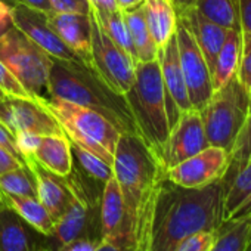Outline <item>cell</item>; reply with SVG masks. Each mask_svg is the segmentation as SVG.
Listing matches in <instances>:
<instances>
[{
	"mask_svg": "<svg viewBox=\"0 0 251 251\" xmlns=\"http://www.w3.org/2000/svg\"><path fill=\"white\" fill-rule=\"evenodd\" d=\"M200 112L207 141L229 154L248 117V93L236 75L214 90Z\"/></svg>",
	"mask_w": 251,
	"mask_h": 251,
	"instance_id": "cell-7",
	"label": "cell"
},
{
	"mask_svg": "<svg viewBox=\"0 0 251 251\" xmlns=\"http://www.w3.org/2000/svg\"><path fill=\"white\" fill-rule=\"evenodd\" d=\"M45 106L58 120L71 144L112 166L114 150L121 133L108 118L90 108L53 96Z\"/></svg>",
	"mask_w": 251,
	"mask_h": 251,
	"instance_id": "cell-5",
	"label": "cell"
},
{
	"mask_svg": "<svg viewBox=\"0 0 251 251\" xmlns=\"http://www.w3.org/2000/svg\"><path fill=\"white\" fill-rule=\"evenodd\" d=\"M223 182L182 188L167 177L160 183L150 229L148 251H175L198 232H217L223 225Z\"/></svg>",
	"mask_w": 251,
	"mask_h": 251,
	"instance_id": "cell-2",
	"label": "cell"
},
{
	"mask_svg": "<svg viewBox=\"0 0 251 251\" xmlns=\"http://www.w3.org/2000/svg\"><path fill=\"white\" fill-rule=\"evenodd\" d=\"M177 17H180L186 23L188 28L191 30L198 48L201 49V52L205 58V62H207L210 74H211L216 58L225 43L227 30H225L223 27L204 18L194 6L183 11Z\"/></svg>",
	"mask_w": 251,
	"mask_h": 251,
	"instance_id": "cell-19",
	"label": "cell"
},
{
	"mask_svg": "<svg viewBox=\"0 0 251 251\" xmlns=\"http://www.w3.org/2000/svg\"><path fill=\"white\" fill-rule=\"evenodd\" d=\"M0 123L14 135L31 132L40 136H65L61 124L45 103L31 98L5 95L0 99Z\"/></svg>",
	"mask_w": 251,
	"mask_h": 251,
	"instance_id": "cell-10",
	"label": "cell"
},
{
	"mask_svg": "<svg viewBox=\"0 0 251 251\" xmlns=\"http://www.w3.org/2000/svg\"><path fill=\"white\" fill-rule=\"evenodd\" d=\"M0 61L33 99L42 103L49 102L52 56L14 25L0 36Z\"/></svg>",
	"mask_w": 251,
	"mask_h": 251,
	"instance_id": "cell-6",
	"label": "cell"
},
{
	"mask_svg": "<svg viewBox=\"0 0 251 251\" xmlns=\"http://www.w3.org/2000/svg\"><path fill=\"white\" fill-rule=\"evenodd\" d=\"M126 25L129 28L132 43L136 50V58L138 62H150L157 59L158 53V46L155 45L154 39L151 37L147 18H145V8L144 3L127 9V11H121Z\"/></svg>",
	"mask_w": 251,
	"mask_h": 251,
	"instance_id": "cell-24",
	"label": "cell"
},
{
	"mask_svg": "<svg viewBox=\"0 0 251 251\" xmlns=\"http://www.w3.org/2000/svg\"><path fill=\"white\" fill-rule=\"evenodd\" d=\"M42 138L43 136L31 133V132H17L15 133V144H17L18 151L24 157V160L34 155V152L37 151V148L42 142Z\"/></svg>",
	"mask_w": 251,
	"mask_h": 251,
	"instance_id": "cell-36",
	"label": "cell"
},
{
	"mask_svg": "<svg viewBox=\"0 0 251 251\" xmlns=\"http://www.w3.org/2000/svg\"><path fill=\"white\" fill-rule=\"evenodd\" d=\"M247 251H251V244H250V247H248V250Z\"/></svg>",
	"mask_w": 251,
	"mask_h": 251,
	"instance_id": "cell-52",
	"label": "cell"
},
{
	"mask_svg": "<svg viewBox=\"0 0 251 251\" xmlns=\"http://www.w3.org/2000/svg\"><path fill=\"white\" fill-rule=\"evenodd\" d=\"M89 5L90 11L96 15H109L120 11L115 0H89Z\"/></svg>",
	"mask_w": 251,
	"mask_h": 251,
	"instance_id": "cell-42",
	"label": "cell"
},
{
	"mask_svg": "<svg viewBox=\"0 0 251 251\" xmlns=\"http://www.w3.org/2000/svg\"><path fill=\"white\" fill-rule=\"evenodd\" d=\"M46 170L67 177L73 172L71 142L67 136H43L33 157Z\"/></svg>",
	"mask_w": 251,
	"mask_h": 251,
	"instance_id": "cell-22",
	"label": "cell"
},
{
	"mask_svg": "<svg viewBox=\"0 0 251 251\" xmlns=\"http://www.w3.org/2000/svg\"><path fill=\"white\" fill-rule=\"evenodd\" d=\"M3 205H6V202H5V198H3V194L0 192V208H2Z\"/></svg>",
	"mask_w": 251,
	"mask_h": 251,
	"instance_id": "cell-50",
	"label": "cell"
},
{
	"mask_svg": "<svg viewBox=\"0 0 251 251\" xmlns=\"http://www.w3.org/2000/svg\"><path fill=\"white\" fill-rule=\"evenodd\" d=\"M0 147H3L5 150H8L12 155H15L18 160H21V161H24L25 163V160H24V157L21 155V152L18 151V148H17V144H15V135L6 127L5 124H2L0 123Z\"/></svg>",
	"mask_w": 251,
	"mask_h": 251,
	"instance_id": "cell-39",
	"label": "cell"
},
{
	"mask_svg": "<svg viewBox=\"0 0 251 251\" xmlns=\"http://www.w3.org/2000/svg\"><path fill=\"white\" fill-rule=\"evenodd\" d=\"M71 152H73V157L78 161L81 170L92 179L105 183L106 180H109L114 176L111 164L105 163L103 160L98 158L96 155L90 154L89 151L80 148L78 145L71 144Z\"/></svg>",
	"mask_w": 251,
	"mask_h": 251,
	"instance_id": "cell-31",
	"label": "cell"
},
{
	"mask_svg": "<svg viewBox=\"0 0 251 251\" xmlns=\"http://www.w3.org/2000/svg\"><path fill=\"white\" fill-rule=\"evenodd\" d=\"M67 180L73 189L74 198L62 217L55 222V230L52 236L59 242V245L80 236H87L86 232L92 222L90 204L87 202L86 195L83 194L77 180H71L70 176H67Z\"/></svg>",
	"mask_w": 251,
	"mask_h": 251,
	"instance_id": "cell-18",
	"label": "cell"
},
{
	"mask_svg": "<svg viewBox=\"0 0 251 251\" xmlns=\"http://www.w3.org/2000/svg\"><path fill=\"white\" fill-rule=\"evenodd\" d=\"M223 222L251 216V157L223 179Z\"/></svg>",
	"mask_w": 251,
	"mask_h": 251,
	"instance_id": "cell-17",
	"label": "cell"
},
{
	"mask_svg": "<svg viewBox=\"0 0 251 251\" xmlns=\"http://www.w3.org/2000/svg\"><path fill=\"white\" fill-rule=\"evenodd\" d=\"M172 3H173V6H175V9H176V14L179 15V14H182L183 11L192 8L194 3H195V0H172Z\"/></svg>",
	"mask_w": 251,
	"mask_h": 251,
	"instance_id": "cell-46",
	"label": "cell"
},
{
	"mask_svg": "<svg viewBox=\"0 0 251 251\" xmlns=\"http://www.w3.org/2000/svg\"><path fill=\"white\" fill-rule=\"evenodd\" d=\"M242 50V36L241 31L227 30L225 43L216 58L214 67L211 70V83L213 89L217 90L225 86L230 78L238 73L239 58Z\"/></svg>",
	"mask_w": 251,
	"mask_h": 251,
	"instance_id": "cell-25",
	"label": "cell"
},
{
	"mask_svg": "<svg viewBox=\"0 0 251 251\" xmlns=\"http://www.w3.org/2000/svg\"><path fill=\"white\" fill-rule=\"evenodd\" d=\"M216 232H198L188 236L175 251H208L214 242Z\"/></svg>",
	"mask_w": 251,
	"mask_h": 251,
	"instance_id": "cell-35",
	"label": "cell"
},
{
	"mask_svg": "<svg viewBox=\"0 0 251 251\" xmlns=\"http://www.w3.org/2000/svg\"><path fill=\"white\" fill-rule=\"evenodd\" d=\"M95 251H129V248L117 239H100Z\"/></svg>",
	"mask_w": 251,
	"mask_h": 251,
	"instance_id": "cell-44",
	"label": "cell"
},
{
	"mask_svg": "<svg viewBox=\"0 0 251 251\" xmlns=\"http://www.w3.org/2000/svg\"><path fill=\"white\" fill-rule=\"evenodd\" d=\"M99 219H100V239H117L126 245L123 238L124 201H123L120 185L114 176L103 183Z\"/></svg>",
	"mask_w": 251,
	"mask_h": 251,
	"instance_id": "cell-20",
	"label": "cell"
},
{
	"mask_svg": "<svg viewBox=\"0 0 251 251\" xmlns=\"http://www.w3.org/2000/svg\"><path fill=\"white\" fill-rule=\"evenodd\" d=\"M12 17H11V6L0 0V36L5 34L12 27Z\"/></svg>",
	"mask_w": 251,
	"mask_h": 251,
	"instance_id": "cell-43",
	"label": "cell"
},
{
	"mask_svg": "<svg viewBox=\"0 0 251 251\" xmlns=\"http://www.w3.org/2000/svg\"><path fill=\"white\" fill-rule=\"evenodd\" d=\"M92 14L95 15V18L98 20V23L100 24V27L103 28V31L108 34V37L126 55H129L135 62H138L136 50H135V46L132 43V37H130L129 28H127V25H126L123 12L121 11H117V12L109 14V15H96L95 12H92Z\"/></svg>",
	"mask_w": 251,
	"mask_h": 251,
	"instance_id": "cell-29",
	"label": "cell"
},
{
	"mask_svg": "<svg viewBox=\"0 0 251 251\" xmlns=\"http://www.w3.org/2000/svg\"><path fill=\"white\" fill-rule=\"evenodd\" d=\"M6 205L14 208L36 232L52 236L55 230V220L40 202L39 198L33 197H17V195H3Z\"/></svg>",
	"mask_w": 251,
	"mask_h": 251,
	"instance_id": "cell-26",
	"label": "cell"
},
{
	"mask_svg": "<svg viewBox=\"0 0 251 251\" xmlns=\"http://www.w3.org/2000/svg\"><path fill=\"white\" fill-rule=\"evenodd\" d=\"M194 8L225 30L241 31L238 0H195Z\"/></svg>",
	"mask_w": 251,
	"mask_h": 251,
	"instance_id": "cell-28",
	"label": "cell"
},
{
	"mask_svg": "<svg viewBox=\"0 0 251 251\" xmlns=\"http://www.w3.org/2000/svg\"><path fill=\"white\" fill-rule=\"evenodd\" d=\"M250 157H251V112L248 114V117L244 123V127L241 129V133L230 151V163H229V169H227L226 175L236 170Z\"/></svg>",
	"mask_w": 251,
	"mask_h": 251,
	"instance_id": "cell-32",
	"label": "cell"
},
{
	"mask_svg": "<svg viewBox=\"0 0 251 251\" xmlns=\"http://www.w3.org/2000/svg\"><path fill=\"white\" fill-rule=\"evenodd\" d=\"M175 34L191 106L192 109L201 111L214 92L208 65L191 30L180 17H177V27Z\"/></svg>",
	"mask_w": 251,
	"mask_h": 251,
	"instance_id": "cell-9",
	"label": "cell"
},
{
	"mask_svg": "<svg viewBox=\"0 0 251 251\" xmlns=\"http://www.w3.org/2000/svg\"><path fill=\"white\" fill-rule=\"evenodd\" d=\"M251 244V216L223 222L208 251H247Z\"/></svg>",
	"mask_w": 251,
	"mask_h": 251,
	"instance_id": "cell-27",
	"label": "cell"
},
{
	"mask_svg": "<svg viewBox=\"0 0 251 251\" xmlns=\"http://www.w3.org/2000/svg\"><path fill=\"white\" fill-rule=\"evenodd\" d=\"M145 18L158 48L164 46L176 33L177 27V14L172 3V0H145Z\"/></svg>",
	"mask_w": 251,
	"mask_h": 251,
	"instance_id": "cell-23",
	"label": "cell"
},
{
	"mask_svg": "<svg viewBox=\"0 0 251 251\" xmlns=\"http://www.w3.org/2000/svg\"><path fill=\"white\" fill-rule=\"evenodd\" d=\"M53 12L61 14H90L89 0H49Z\"/></svg>",
	"mask_w": 251,
	"mask_h": 251,
	"instance_id": "cell-37",
	"label": "cell"
},
{
	"mask_svg": "<svg viewBox=\"0 0 251 251\" xmlns=\"http://www.w3.org/2000/svg\"><path fill=\"white\" fill-rule=\"evenodd\" d=\"M141 138L160 158L170 135L166 92L158 59L136 62L135 80L124 93Z\"/></svg>",
	"mask_w": 251,
	"mask_h": 251,
	"instance_id": "cell-4",
	"label": "cell"
},
{
	"mask_svg": "<svg viewBox=\"0 0 251 251\" xmlns=\"http://www.w3.org/2000/svg\"><path fill=\"white\" fill-rule=\"evenodd\" d=\"M27 166L31 169L36 183H37V198L49 211L52 219L56 222L62 217V214L70 207L74 194L67 180V177H61L43 166H40L34 158L25 160Z\"/></svg>",
	"mask_w": 251,
	"mask_h": 251,
	"instance_id": "cell-16",
	"label": "cell"
},
{
	"mask_svg": "<svg viewBox=\"0 0 251 251\" xmlns=\"http://www.w3.org/2000/svg\"><path fill=\"white\" fill-rule=\"evenodd\" d=\"M18 3H23V5H25L28 8L37 9V11L45 12V14H52L53 12L49 0H18Z\"/></svg>",
	"mask_w": 251,
	"mask_h": 251,
	"instance_id": "cell-45",
	"label": "cell"
},
{
	"mask_svg": "<svg viewBox=\"0 0 251 251\" xmlns=\"http://www.w3.org/2000/svg\"><path fill=\"white\" fill-rule=\"evenodd\" d=\"M241 36L251 34V0H238Z\"/></svg>",
	"mask_w": 251,
	"mask_h": 251,
	"instance_id": "cell-41",
	"label": "cell"
},
{
	"mask_svg": "<svg viewBox=\"0 0 251 251\" xmlns=\"http://www.w3.org/2000/svg\"><path fill=\"white\" fill-rule=\"evenodd\" d=\"M2 2H5L6 5H9V6L12 8L14 5H17V3H18V0H2Z\"/></svg>",
	"mask_w": 251,
	"mask_h": 251,
	"instance_id": "cell-48",
	"label": "cell"
},
{
	"mask_svg": "<svg viewBox=\"0 0 251 251\" xmlns=\"http://www.w3.org/2000/svg\"><path fill=\"white\" fill-rule=\"evenodd\" d=\"M117 2V6L120 11H127V9H132L141 3H144L145 0H115Z\"/></svg>",
	"mask_w": 251,
	"mask_h": 251,
	"instance_id": "cell-47",
	"label": "cell"
},
{
	"mask_svg": "<svg viewBox=\"0 0 251 251\" xmlns=\"http://www.w3.org/2000/svg\"><path fill=\"white\" fill-rule=\"evenodd\" d=\"M49 89L53 98H61L102 114L120 133L139 135L124 95L108 87L98 74L84 64L52 58Z\"/></svg>",
	"mask_w": 251,
	"mask_h": 251,
	"instance_id": "cell-3",
	"label": "cell"
},
{
	"mask_svg": "<svg viewBox=\"0 0 251 251\" xmlns=\"http://www.w3.org/2000/svg\"><path fill=\"white\" fill-rule=\"evenodd\" d=\"M157 59L160 64L163 86L166 92V102H167V117L170 130L179 120L180 114L185 111L192 109L191 100L188 96L180 61H179V50L176 34L161 48H158Z\"/></svg>",
	"mask_w": 251,
	"mask_h": 251,
	"instance_id": "cell-14",
	"label": "cell"
},
{
	"mask_svg": "<svg viewBox=\"0 0 251 251\" xmlns=\"http://www.w3.org/2000/svg\"><path fill=\"white\" fill-rule=\"evenodd\" d=\"M49 25L61 40L77 55V58L92 68V27L90 14H48ZM93 70V68H92Z\"/></svg>",
	"mask_w": 251,
	"mask_h": 251,
	"instance_id": "cell-15",
	"label": "cell"
},
{
	"mask_svg": "<svg viewBox=\"0 0 251 251\" xmlns=\"http://www.w3.org/2000/svg\"><path fill=\"white\" fill-rule=\"evenodd\" d=\"M92 27V68L98 77L114 92L124 95L135 80L136 62L126 55L103 31L90 12Z\"/></svg>",
	"mask_w": 251,
	"mask_h": 251,
	"instance_id": "cell-8",
	"label": "cell"
},
{
	"mask_svg": "<svg viewBox=\"0 0 251 251\" xmlns=\"http://www.w3.org/2000/svg\"><path fill=\"white\" fill-rule=\"evenodd\" d=\"M236 78L248 93L251 89V34L242 36V50Z\"/></svg>",
	"mask_w": 251,
	"mask_h": 251,
	"instance_id": "cell-33",
	"label": "cell"
},
{
	"mask_svg": "<svg viewBox=\"0 0 251 251\" xmlns=\"http://www.w3.org/2000/svg\"><path fill=\"white\" fill-rule=\"evenodd\" d=\"M27 163L18 160L15 155H12L8 150H5L3 147H0V176L11 172V170H15L21 166H25Z\"/></svg>",
	"mask_w": 251,
	"mask_h": 251,
	"instance_id": "cell-40",
	"label": "cell"
},
{
	"mask_svg": "<svg viewBox=\"0 0 251 251\" xmlns=\"http://www.w3.org/2000/svg\"><path fill=\"white\" fill-rule=\"evenodd\" d=\"M112 172L124 201V242L129 251H148L154 204L166 169L139 135L121 133Z\"/></svg>",
	"mask_w": 251,
	"mask_h": 251,
	"instance_id": "cell-1",
	"label": "cell"
},
{
	"mask_svg": "<svg viewBox=\"0 0 251 251\" xmlns=\"http://www.w3.org/2000/svg\"><path fill=\"white\" fill-rule=\"evenodd\" d=\"M230 154L219 147L208 145L201 152L166 170V177L182 188H204L225 177Z\"/></svg>",
	"mask_w": 251,
	"mask_h": 251,
	"instance_id": "cell-11",
	"label": "cell"
},
{
	"mask_svg": "<svg viewBox=\"0 0 251 251\" xmlns=\"http://www.w3.org/2000/svg\"><path fill=\"white\" fill-rule=\"evenodd\" d=\"M0 192L3 195L37 198V183L31 169L25 164L0 176Z\"/></svg>",
	"mask_w": 251,
	"mask_h": 251,
	"instance_id": "cell-30",
	"label": "cell"
},
{
	"mask_svg": "<svg viewBox=\"0 0 251 251\" xmlns=\"http://www.w3.org/2000/svg\"><path fill=\"white\" fill-rule=\"evenodd\" d=\"M3 96H5V93H3V92H2V90H0V99H2V98H3Z\"/></svg>",
	"mask_w": 251,
	"mask_h": 251,
	"instance_id": "cell-51",
	"label": "cell"
},
{
	"mask_svg": "<svg viewBox=\"0 0 251 251\" xmlns=\"http://www.w3.org/2000/svg\"><path fill=\"white\" fill-rule=\"evenodd\" d=\"M251 112V89L248 92V114Z\"/></svg>",
	"mask_w": 251,
	"mask_h": 251,
	"instance_id": "cell-49",
	"label": "cell"
},
{
	"mask_svg": "<svg viewBox=\"0 0 251 251\" xmlns=\"http://www.w3.org/2000/svg\"><path fill=\"white\" fill-rule=\"evenodd\" d=\"M100 239L90 236H80L65 244H61L56 251H95L99 245Z\"/></svg>",
	"mask_w": 251,
	"mask_h": 251,
	"instance_id": "cell-38",
	"label": "cell"
},
{
	"mask_svg": "<svg viewBox=\"0 0 251 251\" xmlns=\"http://www.w3.org/2000/svg\"><path fill=\"white\" fill-rule=\"evenodd\" d=\"M208 145L200 112L197 109L185 111L170 130L161 155V164L167 170L201 152Z\"/></svg>",
	"mask_w": 251,
	"mask_h": 251,
	"instance_id": "cell-12",
	"label": "cell"
},
{
	"mask_svg": "<svg viewBox=\"0 0 251 251\" xmlns=\"http://www.w3.org/2000/svg\"><path fill=\"white\" fill-rule=\"evenodd\" d=\"M31 226L9 205L0 208V251H40Z\"/></svg>",
	"mask_w": 251,
	"mask_h": 251,
	"instance_id": "cell-21",
	"label": "cell"
},
{
	"mask_svg": "<svg viewBox=\"0 0 251 251\" xmlns=\"http://www.w3.org/2000/svg\"><path fill=\"white\" fill-rule=\"evenodd\" d=\"M0 90L6 96H18V98H31L23 84L17 80V77L6 68V65L0 61ZM33 99V98H31Z\"/></svg>",
	"mask_w": 251,
	"mask_h": 251,
	"instance_id": "cell-34",
	"label": "cell"
},
{
	"mask_svg": "<svg viewBox=\"0 0 251 251\" xmlns=\"http://www.w3.org/2000/svg\"><path fill=\"white\" fill-rule=\"evenodd\" d=\"M11 17L14 27L23 31L30 40H33L52 58L67 62H81L49 25L48 14L28 8L23 3H17L11 8Z\"/></svg>",
	"mask_w": 251,
	"mask_h": 251,
	"instance_id": "cell-13",
	"label": "cell"
}]
</instances>
